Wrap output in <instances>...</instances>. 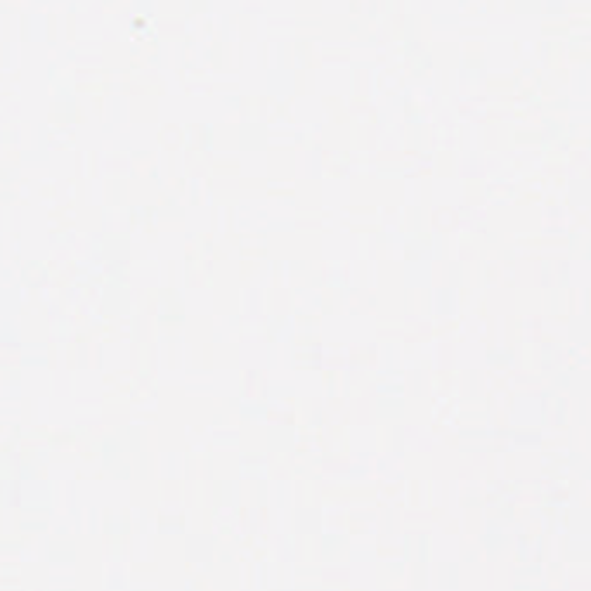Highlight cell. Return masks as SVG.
I'll return each instance as SVG.
<instances>
[]
</instances>
